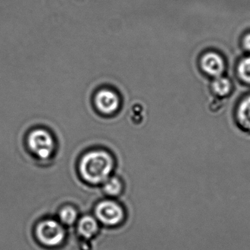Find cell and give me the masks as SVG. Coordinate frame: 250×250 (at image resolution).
Returning <instances> with one entry per match:
<instances>
[{
    "instance_id": "cell-1",
    "label": "cell",
    "mask_w": 250,
    "mask_h": 250,
    "mask_svg": "<svg viewBox=\"0 0 250 250\" xmlns=\"http://www.w3.org/2000/svg\"><path fill=\"white\" fill-rule=\"evenodd\" d=\"M114 168V161L108 153L93 151L83 156L80 163V173L86 182L92 184L104 183Z\"/></svg>"
},
{
    "instance_id": "cell-2",
    "label": "cell",
    "mask_w": 250,
    "mask_h": 250,
    "mask_svg": "<svg viewBox=\"0 0 250 250\" xmlns=\"http://www.w3.org/2000/svg\"><path fill=\"white\" fill-rule=\"evenodd\" d=\"M27 142L30 151L42 159L49 158L55 147L52 135L48 131L42 129L32 131L28 136Z\"/></svg>"
},
{
    "instance_id": "cell-3",
    "label": "cell",
    "mask_w": 250,
    "mask_h": 250,
    "mask_svg": "<svg viewBox=\"0 0 250 250\" xmlns=\"http://www.w3.org/2000/svg\"><path fill=\"white\" fill-rule=\"evenodd\" d=\"M36 235L42 245L48 247L60 245L64 240L65 231L58 222L53 220H45L38 225Z\"/></svg>"
},
{
    "instance_id": "cell-4",
    "label": "cell",
    "mask_w": 250,
    "mask_h": 250,
    "mask_svg": "<svg viewBox=\"0 0 250 250\" xmlns=\"http://www.w3.org/2000/svg\"><path fill=\"white\" fill-rule=\"evenodd\" d=\"M97 218L105 226H117L124 218L123 208L114 201H105L100 203L95 208Z\"/></svg>"
},
{
    "instance_id": "cell-5",
    "label": "cell",
    "mask_w": 250,
    "mask_h": 250,
    "mask_svg": "<svg viewBox=\"0 0 250 250\" xmlns=\"http://www.w3.org/2000/svg\"><path fill=\"white\" fill-rule=\"evenodd\" d=\"M95 104L100 113L111 115L118 111L120 100L114 91L104 89L100 91L95 95Z\"/></svg>"
},
{
    "instance_id": "cell-6",
    "label": "cell",
    "mask_w": 250,
    "mask_h": 250,
    "mask_svg": "<svg viewBox=\"0 0 250 250\" xmlns=\"http://www.w3.org/2000/svg\"><path fill=\"white\" fill-rule=\"evenodd\" d=\"M201 65L204 72L214 77L221 76L224 72V60L217 53L209 52L206 54L201 58Z\"/></svg>"
},
{
    "instance_id": "cell-7",
    "label": "cell",
    "mask_w": 250,
    "mask_h": 250,
    "mask_svg": "<svg viewBox=\"0 0 250 250\" xmlns=\"http://www.w3.org/2000/svg\"><path fill=\"white\" fill-rule=\"evenodd\" d=\"M78 230L83 238L91 239L98 232V222L93 217L86 216L79 221Z\"/></svg>"
},
{
    "instance_id": "cell-8",
    "label": "cell",
    "mask_w": 250,
    "mask_h": 250,
    "mask_svg": "<svg viewBox=\"0 0 250 250\" xmlns=\"http://www.w3.org/2000/svg\"><path fill=\"white\" fill-rule=\"evenodd\" d=\"M238 118L242 126L250 131V95L239 105Z\"/></svg>"
},
{
    "instance_id": "cell-9",
    "label": "cell",
    "mask_w": 250,
    "mask_h": 250,
    "mask_svg": "<svg viewBox=\"0 0 250 250\" xmlns=\"http://www.w3.org/2000/svg\"><path fill=\"white\" fill-rule=\"evenodd\" d=\"M212 88L214 92L219 96H226L231 91V82L227 78L218 76L213 82Z\"/></svg>"
},
{
    "instance_id": "cell-10",
    "label": "cell",
    "mask_w": 250,
    "mask_h": 250,
    "mask_svg": "<svg viewBox=\"0 0 250 250\" xmlns=\"http://www.w3.org/2000/svg\"><path fill=\"white\" fill-rule=\"evenodd\" d=\"M123 185L121 182L117 178H108L104 182V192L110 196H116L121 192Z\"/></svg>"
},
{
    "instance_id": "cell-11",
    "label": "cell",
    "mask_w": 250,
    "mask_h": 250,
    "mask_svg": "<svg viewBox=\"0 0 250 250\" xmlns=\"http://www.w3.org/2000/svg\"><path fill=\"white\" fill-rule=\"evenodd\" d=\"M77 212L71 207H66L63 208L60 213V218L62 223L67 226L73 225L77 220Z\"/></svg>"
},
{
    "instance_id": "cell-12",
    "label": "cell",
    "mask_w": 250,
    "mask_h": 250,
    "mask_svg": "<svg viewBox=\"0 0 250 250\" xmlns=\"http://www.w3.org/2000/svg\"><path fill=\"white\" fill-rule=\"evenodd\" d=\"M238 71L242 79L250 84V57L244 59L241 62Z\"/></svg>"
},
{
    "instance_id": "cell-13",
    "label": "cell",
    "mask_w": 250,
    "mask_h": 250,
    "mask_svg": "<svg viewBox=\"0 0 250 250\" xmlns=\"http://www.w3.org/2000/svg\"><path fill=\"white\" fill-rule=\"evenodd\" d=\"M244 45L247 50L250 51V33L245 36L244 39Z\"/></svg>"
}]
</instances>
